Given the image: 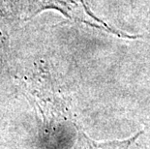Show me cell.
Instances as JSON below:
<instances>
[{"mask_svg": "<svg viewBox=\"0 0 150 149\" xmlns=\"http://www.w3.org/2000/svg\"><path fill=\"white\" fill-rule=\"evenodd\" d=\"M32 6L33 7H31L28 18H33L34 16L47 9H54L75 23L99 29L110 35H114L120 39L135 40L142 38L139 35H130L110 26L105 20L94 15V13L89 8L86 0H37Z\"/></svg>", "mask_w": 150, "mask_h": 149, "instance_id": "6da1fadb", "label": "cell"}]
</instances>
